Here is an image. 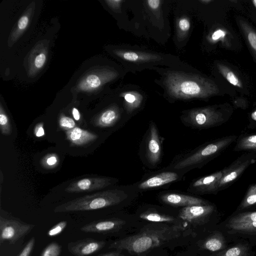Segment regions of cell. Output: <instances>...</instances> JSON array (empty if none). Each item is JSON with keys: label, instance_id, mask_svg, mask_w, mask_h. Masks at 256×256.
Masks as SVG:
<instances>
[{"label": "cell", "instance_id": "cell-6", "mask_svg": "<svg viewBox=\"0 0 256 256\" xmlns=\"http://www.w3.org/2000/svg\"><path fill=\"white\" fill-rule=\"evenodd\" d=\"M235 136H225L210 142L179 162L174 168L180 169L202 162L219 154L236 138Z\"/></svg>", "mask_w": 256, "mask_h": 256}, {"label": "cell", "instance_id": "cell-22", "mask_svg": "<svg viewBox=\"0 0 256 256\" xmlns=\"http://www.w3.org/2000/svg\"><path fill=\"white\" fill-rule=\"evenodd\" d=\"M237 22L256 60V30L248 22L240 18H237Z\"/></svg>", "mask_w": 256, "mask_h": 256}, {"label": "cell", "instance_id": "cell-15", "mask_svg": "<svg viewBox=\"0 0 256 256\" xmlns=\"http://www.w3.org/2000/svg\"><path fill=\"white\" fill-rule=\"evenodd\" d=\"M146 152L148 160L151 164H154L159 162L162 146L158 130L154 123H152L150 126Z\"/></svg>", "mask_w": 256, "mask_h": 256}, {"label": "cell", "instance_id": "cell-27", "mask_svg": "<svg viewBox=\"0 0 256 256\" xmlns=\"http://www.w3.org/2000/svg\"><path fill=\"white\" fill-rule=\"evenodd\" d=\"M140 217L143 220L154 222H172L176 221V220L171 216L154 212H146L142 214Z\"/></svg>", "mask_w": 256, "mask_h": 256}, {"label": "cell", "instance_id": "cell-10", "mask_svg": "<svg viewBox=\"0 0 256 256\" xmlns=\"http://www.w3.org/2000/svg\"><path fill=\"white\" fill-rule=\"evenodd\" d=\"M105 245L104 240L86 238L68 243V250L74 256H89L102 250Z\"/></svg>", "mask_w": 256, "mask_h": 256}, {"label": "cell", "instance_id": "cell-5", "mask_svg": "<svg viewBox=\"0 0 256 256\" xmlns=\"http://www.w3.org/2000/svg\"><path fill=\"white\" fill-rule=\"evenodd\" d=\"M230 116L227 110L217 106H208L191 110L187 121L193 126L207 128L218 126L226 122Z\"/></svg>", "mask_w": 256, "mask_h": 256}, {"label": "cell", "instance_id": "cell-37", "mask_svg": "<svg viewBox=\"0 0 256 256\" xmlns=\"http://www.w3.org/2000/svg\"><path fill=\"white\" fill-rule=\"evenodd\" d=\"M178 26L181 31L183 32H188L190 28V22L186 18H182L178 21Z\"/></svg>", "mask_w": 256, "mask_h": 256}, {"label": "cell", "instance_id": "cell-44", "mask_svg": "<svg viewBox=\"0 0 256 256\" xmlns=\"http://www.w3.org/2000/svg\"><path fill=\"white\" fill-rule=\"evenodd\" d=\"M98 256H124L123 254L118 252H111L106 254H102Z\"/></svg>", "mask_w": 256, "mask_h": 256}, {"label": "cell", "instance_id": "cell-35", "mask_svg": "<svg viewBox=\"0 0 256 256\" xmlns=\"http://www.w3.org/2000/svg\"><path fill=\"white\" fill-rule=\"evenodd\" d=\"M59 124L60 127L69 130L76 127V123L74 120L70 117L64 115H62L60 117Z\"/></svg>", "mask_w": 256, "mask_h": 256}, {"label": "cell", "instance_id": "cell-7", "mask_svg": "<svg viewBox=\"0 0 256 256\" xmlns=\"http://www.w3.org/2000/svg\"><path fill=\"white\" fill-rule=\"evenodd\" d=\"M34 227L32 224H27L14 218L0 216V244L7 242L14 244L28 234Z\"/></svg>", "mask_w": 256, "mask_h": 256}, {"label": "cell", "instance_id": "cell-41", "mask_svg": "<svg viewBox=\"0 0 256 256\" xmlns=\"http://www.w3.org/2000/svg\"><path fill=\"white\" fill-rule=\"evenodd\" d=\"M35 134L37 137H40L44 134V130L42 126H38L34 131Z\"/></svg>", "mask_w": 256, "mask_h": 256}, {"label": "cell", "instance_id": "cell-32", "mask_svg": "<svg viewBox=\"0 0 256 256\" xmlns=\"http://www.w3.org/2000/svg\"><path fill=\"white\" fill-rule=\"evenodd\" d=\"M0 126L2 134H10L11 126L10 120L2 104L0 106Z\"/></svg>", "mask_w": 256, "mask_h": 256}, {"label": "cell", "instance_id": "cell-1", "mask_svg": "<svg viewBox=\"0 0 256 256\" xmlns=\"http://www.w3.org/2000/svg\"><path fill=\"white\" fill-rule=\"evenodd\" d=\"M164 75L163 84L166 90L174 98H205L220 92L212 80L198 74L169 70Z\"/></svg>", "mask_w": 256, "mask_h": 256}, {"label": "cell", "instance_id": "cell-13", "mask_svg": "<svg viewBox=\"0 0 256 256\" xmlns=\"http://www.w3.org/2000/svg\"><path fill=\"white\" fill-rule=\"evenodd\" d=\"M124 223L117 218L96 220L83 226L80 230L88 233L108 234L118 230Z\"/></svg>", "mask_w": 256, "mask_h": 256}, {"label": "cell", "instance_id": "cell-30", "mask_svg": "<svg viewBox=\"0 0 256 256\" xmlns=\"http://www.w3.org/2000/svg\"><path fill=\"white\" fill-rule=\"evenodd\" d=\"M248 253L246 247L238 244L222 252L218 256H248Z\"/></svg>", "mask_w": 256, "mask_h": 256}, {"label": "cell", "instance_id": "cell-40", "mask_svg": "<svg viewBox=\"0 0 256 256\" xmlns=\"http://www.w3.org/2000/svg\"><path fill=\"white\" fill-rule=\"evenodd\" d=\"M146 2L151 9L155 10L160 7V1L159 0H150L146 1Z\"/></svg>", "mask_w": 256, "mask_h": 256}, {"label": "cell", "instance_id": "cell-31", "mask_svg": "<svg viewBox=\"0 0 256 256\" xmlns=\"http://www.w3.org/2000/svg\"><path fill=\"white\" fill-rule=\"evenodd\" d=\"M229 228L236 232H256V221L228 224Z\"/></svg>", "mask_w": 256, "mask_h": 256}, {"label": "cell", "instance_id": "cell-28", "mask_svg": "<svg viewBox=\"0 0 256 256\" xmlns=\"http://www.w3.org/2000/svg\"><path fill=\"white\" fill-rule=\"evenodd\" d=\"M256 204V184L251 185L242 201L239 209L242 210L250 207Z\"/></svg>", "mask_w": 256, "mask_h": 256}, {"label": "cell", "instance_id": "cell-21", "mask_svg": "<svg viewBox=\"0 0 256 256\" xmlns=\"http://www.w3.org/2000/svg\"><path fill=\"white\" fill-rule=\"evenodd\" d=\"M68 140L76 146H82L95 140L97 136L88 130L76 126L66 132Z\"/></svg>", "mask_w": 256, "mask_h": 256}, {"label": "cell", "instance_id": "cell-26", "mask_svg": "<svg viewBox=\"0 0 256 256\" xmlns=\"http://www.w3.org/2000/svg\"><path fill=\"white\" fill-rule=\"evenodd\" d=\"M234 150H256V134H250L242 138L238 142Z\"/></svg>", "mask_w": 256, "mask_h": 256}, {"label": "cell", "instance_id": "cell-29", "mask_svg": "<svg viewBox=\"0 0 256 256\" xmlns=\"http://www.w3.org/2000/svg\"><path fill=\"white\" fill-rule=\"evenodd\" d=\"M256 221V212H246L240 213L232 218L229 220L228 224H240L243 222Z\"/></svg>", "mask_w": 256, "mask_h": 256}, {"label": "cell", "instance_id": "cell-2", "mask_svg": "<svg viewBox=\"0 0 256 256\" xmlns=\"http://www.w3.org/2000/svg\"><path fill=\"white\" fill-rule=\"evenodd\" d=\"M184 230L180 225L148 228L138 234L114 241L109 248L126 250L134 254H141L178 238Z\"/></svg>", "mask_w": 256, "mask_h": 256}, {"label": "cell", "instance_id": "cell-18", "mask_svg": "<svg viewBox=\"0 0 256 256\" xmlns=\"http://www.w3.org/2000/svg\"><path fill=\"white\" fill-rule=\"evenodd\" d=\"M178 178V175L176 172H162L143 181L138 188L142 190L154 188L174 182Z\"/></svg>", "mask_w": 256, "mask_h": 256}, {"label": "cell", "instance_id": "cell-11", "mask_svg": "<svg viewBox=\"0 0 256 256\" xmlns=\"http://www.w3.org/2000/svg\"><path fill=\"white\" fill-rule=\"evenodd\" d=\"M112 184L107 178H86L70 183L65 189L68 192H91L102 189Z\"/></svg>", "mask_w": 256, "mask_h": 256}, {"label": "cell", "instance_id": "cell-9", "mask_svg": "<svg viewBox=\"0 0 256 256\" xmlns=\"http://www.w3.org/2000/svg\"><path fill=\"white\" fill-rule=\"evenodd\" d=\"M252 154L243 155L230 166L223 170L222 176L217 183L216 190L224 188L238 178L255 161Z\"/></svg>", "mask_w": 256, "mask_h": 256}, {"label": "cell", "instance_id": "cell-36", "mask_svg": "<svg viewBox=\"0 0 256 256\" xmlns=\"http://www.w3.org/2000/svg\"><path fill=\"white\" fill-rule=\"evenodd\" d=\"M34 238H32L26 244L23 249L18 256H30L35 244Z\"/></svg>", "mask_w": 256, "mask_h": 256}, {"label": "cell", "instance_id": "cell-38", "mask_svg": "<svg viewBox=\"0 0 256 256\" xmlns=\"http://www.w3.org/2000/svg\"><path fill=\"white\" fill-rule=\"evenodd\" d=\"M226 36L225 32L222 30H218L215 31L212 36V39L213 40H216L224 38Z\"/></svg>", "mask_w": 256, "mask_h": 256}, {"label": "cell", "instance_id": "cell-25", "mask_svg": "<svg viewBox=\"0 0 256 256\" xmlns=\"http://www.w3.org/2000/svg\"><path fill=\"white\" fill-rule=\"evenodd\" d=\"M217 68L222 75L232 84L240 88H242V84L236 74L226 66L217 64Z\"/></svg>", "mask_w": 256, "mask_h": 256}, {"label": "cell", "instance_id": "cell-17", "mask_svg": "<svg viewBox=\"0 0 256 256\" xmlns=\"http://www.w3.org/2000/svg\"><path fill=\"white\" fill-rule=\"evenodd\" d=\"M34 2L31 3L18 21L8 39V44L10 46H12L18 40L27 28L34 13Z\"/></svg>", "mask_w": 256, "mask_h": 256}, {"label": "cell", "instance_id": "cell-12", "mask_svg": "<svg viewBox=\"0 0 256 256\" xmlns=\"http://www.w3.org/2000/svg\"><path fill=\"white\" fill-rule=\"evenodd\" d=\"M214 210L213 206L208 204L185 206L180 211L179 217L188 222H199L208 218Z\"/></svg>", "mask_w": 256, "mask_h": 256}, {"label": "cell", "instance_id": "cell-24", "mask_svg": "<svg viewBox=\"0 0 256 256\" xmlns=\"http://www.w3.org/2000/svg\"><path fill=\"white\" fill-rule=\"evenodd\" d=\"M203 246L204 248L212 252L221 250L226 246L224 238L221 234H215L204 242Z\"/></svg>", "mask_w": 256, "mask_h": 256}, {"label": "cell", "instance_id": "cell-23", "mask_svg": "<svg viewBox=\"0 0 256 256\" xmlns=\"http://www.w3.org/2000/svg\"><path fill=\"white\" fill-rule=\"evenodd\" d=\"M124 99V104L126 112L131 114L142 105L143 98L136 91H128L120 94Z\"/></svg>", "mask_w": 256, "mask_h": 256}, {"label": "cell", "instance_id": "cell-33", "mask_svg": "<svg viewBox=\"0 0 256 256\" xmlns=\"http://www.w3.org/2000/svg\"><path fill=\"white\" fill-rule=\"evenodd\" d=\"M61 252V246L58 242H52L44 249L40 256H60Z\"/></svg>", "mask_w": 256, "mask_h": 256}, {"label": "cell", "instance_id": "cell-8", "mask_svg": "<svg viewBox=\"0 0 256 256\" xmlns=\"http://www.w3.org/2000/svg\"><path fill=\"white\" fill-rule=\"evenodd\" d=\"M118 76L116 72L108 68L98 69L85 74L78 82L77 92H91L99 88L106 83L115 79Z\"/></svg>", "mask_w": 256, "mask_h": 256}, {"label": "cell", "instance_id": "cell-14", "mask_svg": "<svg viewBox=\"0 0 256 256\" xmlns=\"http://www.w3.org/2000/svg\"><path fill=\"white\" fill-rule=\"evenodd\" d=\"M48 47L44 42L32 49L28 59V72L30 76L36 74L44 66L48 58Z\"/></svg>", "mask_w": 256, "mask_h": 256}, {"label": "cell", "instance_id": "cell-34", "mask_svg": "<svg viewBox=\"0 0 256 256\" xmlns=\"http://www.w3.org/2000/svg\"><path fill=\"white\" fill-rule=\"evenodd\" d=\"M67 225L66 221H62L55 224L48 230L47 234L48 236H54L60 234Z\"/></svg>", "mask_w": 256, "mask_h": 256}, {"label": "cell", "instance_id": "cell-43", "mask_svg": "<svg viewBox=\"0 0 256 256\" xmlns=\"http://www.w3.org/2000/svg\"><path fill=\"white\" fill-rule=\"evenodd\" d=\"M72 112L74 119L77 121L79 120L80 118V115L78 110L76 108H74L72 109Z\"/></svg>", "mask_w": 256, "mask_h": 256}, {"label": "cell", "instance_id": "cell-16", "mask_svg": "<svg viewBox=\"0 0 256 256\" xmlns=\"http://www.w3.org/2000/svg\"><path fill=\"white\" fill-rule=\"evenodd\" d=\"M164 203L176 206H188L194 205L206 204V202L203 200L188 195L180 194H166L161 196Z\"/></svg>", "mask_w": 256, "mask_h": 256}, {"label": "cell", "instance_id": "cell-20", "mask_svg": "<svg viewBox=\"0 0 256 256\" xmlns=\"http://www.w3.org/2000/svg\"><path fill=\"white\" fill-rule=\"evenodd\" d=\"M120 116V111L116 106H112L102 111L96 117L95 123L102 128L112 126L118 120Z\"/></svg>", "mask_w": 256, "mask_h": 256}, {"label": "cell", "instance_id": "cell-4", "mask_svg": "<svg viewBox=\"0 0 256 256\" xmlns=\"http://www.w3.org/2000/svg\"><path fill=\"white\" fill-rule=\"evenodd\" d=\"M123 198L116 190H106L86 195L66 203L54 208V212H67L93 210L116 205Z\"/></svg>", "mask_w": 256, "mask_h": 256}, {"label": "cell", "instance_id": "cell-19", "mask_svg": "<svg viewBox=\"0 0 256 256\" xmlns=\"http://www.w3.org/2000/svg\"><path fill=\"white\" fill-rule=\"evenodd\" d=\"M223 170L202 177L195 180L192 186L197 190L203 192L216 191L218 182L222 176Z\"/></svg>", "mask_w": 256, "mask_h": 256}, {"label": "cell", "instance_id": "cell-3", "mask_svg": "<svg viewBox=\"0 0 256 256\" xmlns=\"http://www.w3.org/2000/svg\"><path fill=\"white\" fill-rule=\"evenodd\" d=\"M113 53L122 62L126 68L132 71L152 68L158 65L174 67L180 64L178 58L162 54L124 48L115 49Z\"/></svg>", "mask_w": 256, "mask_h": 256}, {"label": "cell", "instance_id": "cell-45", "mask_svg": "<svg viewBox=\"0 0 256 256\" xmlns=\"http://www.w3.org/2000/svg\"><path fill=\"white\" fill-rule=\"evenodd\" d=\"M200 2L204 4H208L212 2L211 0H200Z\"/></svg>", "mask_w": 256, "mask_h": 256}, {"label": "cell", "instance_id": "cell-46", "mask_svg": "<svg viewBox=\"0 0 256 256\" xmlns=\"http://www.w3.org/2000/svg\"><path fill=\"white\" fill-rule=\"evenodd\" d=\"M252 2L253 3V4L254 6L256 8V0H252Z\"/></svg>", "mask_w": 256, "mask_h": 256}, {"label": "cell", "instance_id": "cell-39", "mask_svg": "<svg viewBox=\"0 0 256 256\" xmlns=\"http://www.w3.org/2000/svg\"><path fill=\"white\" fill-rule=\"evenodd\" d=\"M121 0H106L107 4L112 8L114 10H117L120 8L121 3L122 2Z\"/></svg>", "mask_w": 256, "mask_h": 256}, {"label": "cell", "instance_id": "cell-42", "mask_svg": "<svg viewBox=\"0 0 256 256\" xmlns=\"http://www.w3.org/2000/svg\"><path fill=\"white\" fill-rule=\"evenodd\" d=\"M46 162L48 166L54 165L57 162V158L54 156H50L47 158Z\"/></svg>", "mask_w": 256, "mask_h": 256}]
</instances>
